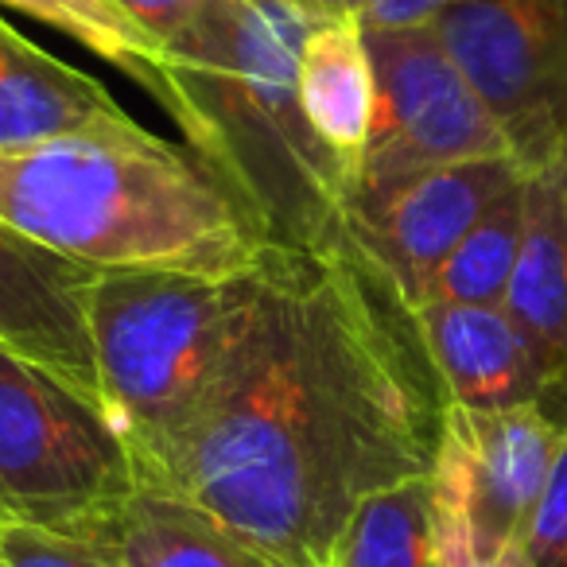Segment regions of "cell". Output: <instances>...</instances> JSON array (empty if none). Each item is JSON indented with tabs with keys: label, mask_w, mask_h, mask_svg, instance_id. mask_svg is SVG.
Here are the masks:
<instances>
[{
	"label": "cell",
	"mask_w": 567,
	"mask_h": 567,
	"mask_svg": "<svg viewBox=\"0 0 567 567\" xmlns=\"http://www.w3.org/2000/svg\"><path fill=\"white\" fill-rule=\"evenodd\" d=\"M443 389L416 311L354 249H272L198 416L152 489L280 567H334L365 497L432 474Z\"/></svg>",
	"instance_id": "obj_1"
},
{
	"label": "cell",
	"mask_w": 567,
	"mask_h": 567,
	"mask_svg": "<svg viewBox=\"0 0 567 567\" xmlns=\"http://www.w3.org/2000/svg\"><path fill=\"white\" fill-rule=\"evenodd\" d=\"M311 24L300 0H206L198 24L164 51L159 110L280 249L342 241L354 198L300 102L296 66Z\"/></svg>",
	"instance_id": "obj_2"
},
{
	"label": "cell",
	"mask_w": 567,
	"mask_h": 567,
	"mask_svg": "<svg viewBox=\"0 0 567 567\" xmlns=\"http://www.w3.org/2000/svg\"><path fill=\"white\" fill-rule=\"evenodd\" d=\"M0 221L94 272L241 276L272 249L195 152L144 125L0 152Z\"/></svg>",
	"instance_id": "obj_3"
},
{
	"label": "cell",
	"mask_w": 567,
	"mask_h": 567,
	"mask_svg": "<svg viewBox=\"0 0 567 567\" xmlns=\"http://www.w3.org/2000/svg\"><path fill=\"white\" fill-rule=\"evenodd\" d=\"M257 272L260 265L241 276L94 272L86 323L102 401L133 443L144 489L159 482L226 365L257 296Z\"/></svg>",
	"instance_id": "obj_4"
},
{
	"label": "cell",
	"mask_w": 567,
	"mask_h": 567,
	"mask_svg": "<svg viewBox=\"0 0 567 567\" xmlns=\"http://www.w3.org/2000/svg\"><path fill=\"white\" fill-rule=\"evenodd\" d=\"M144 489L133 443L102 401L0 347V513L94 540Z\"/></svg>",
	"instance_id": "obj_5"
},
{
	"label": "cell",
	"mask_w": 567,
	"mask_h": 567,
	"mask_svg": "<svg viewBox=\"0 0 567 567\" xmlns=\"http://www.w3.org/2000/svg\"><path fill=\"white\" fill-rule=\"evenodd\" d=\"M432 32L502 125L525 172L567 148V0H451Z\"/></svg>",
	"instance_id": "obj_6"
},
{
	"label": "cell",
	"mask_w": 567,
	"mask_h": 567,
	"mask_svg": "<svg viewBox=\"0 0 567 567\" xmlns=\"http://www.w3.org/2000/svg\"><path fill=\"white\" fill-rule=\"evenodd\" d=\"M564 427L540 409L474 412L443 409L440 447L432 463L435 544L440 564L463 556H497L520 544Z\"/></svg>",
	"instance_id": "obj_7"
},
{
	"label": "cell",
	"mask_w": 567,
	"mask_h": 567,
	"mask_svg": "<svg viewBox=\"0 0 567 567\" xmlns=\"http://www.w3.org/2000/svg\"><path fill=\"white\" fill-rule=\"evenodd\" d=\"M365 48L378 74V113L358 190L466 159L513 156L502 125L432 28H365Z\"/></svg>",
	"instance_id": "obj_8"
},
{
	"label": "cell",
	"mask_w": 567,
	"mask_h": 567,
	"mask_svg": "<svg viewBox=\"0 0 567 567\" xmlns=\"http://www.w3.org/2000/svg\"><path fill=\"white\" fill-rule=\"evenodd\" d=\"M525 175L513 156H489L358 190L347 206V237L409 308H420L455 245Z\"/></svg>",
	"instance_id": "obj_9"
},
{
	"label": "cell",
	"mask_w": 567,
	"mask_h": 567,
	"mask_svg": "<svg viewBox=\"0 0 567 567\" xmlns=\"http://www.w3.org/2000/svg\"><path fill=\"white\" fill-rule=\"evenodd\" d=\"M90 284L94 268L74 265L0 221V347L102 401L86 323Z\"/></svg>",
	"instance_id": "obj_10"
},
{
	"label": "cell",
	"mask_w": 567,
	"mask_h": 567,
	"mask_svg": "<svg viewBox=\"0 0 567 567\" xmlns=\"http://www.w3.org/2000/svg\"><path fill=\"white\" fill-rule=\"evenodd\" d=\"M412 311L447 404L474 412L544 404V370L505 308L424 303Z\"/></svg>",
	"instance_id": "obj_11"
},
{
	"label": "cell",
	"mask_w": 567,
	"mask_h": 567,
	"mask_svg": "<svg viewBox=\"0 0 567 567\" xmlns=\"http://www.w3.org/2000/svg\"><path fill=\"white\" fill-rule=\"evenodd\" d=\"M505 311L544 370L540 412L567 432V195L559 167L528 172L525 245Z\"/></svg>",
	"instance_id": "obj_12"
},
{
	"label": "cell",
	"mask_w": 567,
	"mask_h": 567,
	"mask_svg": "<svg viewBox=\"0 0 567 567\" xmlns=\"http://www.w3.org/2000/svg\"><path fill=\"white\" fill-rule=\"evenodd\" d=\"M136 125L102 82L0 20V152Z\"/></svg>",
	"instance_id": "obj_13"
},
{
	"label": "cell",
	"mask_w": 567,
	"mask_h": 567,
	"mask_svg": "<svg viewBox=\"0 0 567 567\" xmlns=\"http://www.w3.org/2000/svg\"><path fill=\"white\" fill-rule=\"evenodd\" d=\"M300 102L311 133L350 172L358 190L365 144L378 113V74L354 17H316L300 48Z\"/></svg>",
	"instance_id": "obj_14"
},
{
	"label": "cell",
	"mask_w": 567,
	"mask_h": 567,
	"mask_svg": "<svg viewBox=\"0 0 567 567\" xmlns=\"http://www.w3.org/2000/svg\"><path fill=\"white\" fill-rule=\"evenodd\" d=\"M94 544H105L121 567H280L257 544L164 489H141Z\"/></svg>",
	"instance_id": "obj_15"
},
{
	"label": "cell",
	"mask_w": 567,
	"mask_h": 567,
	"mask_svg": "<svg viewBox=\"0 0 567 567\" xmlns=\"http://www.w3.org/2000/svg\"><path fill=\"white\" fill-rule=\"evenodd\" d=\"M525 183L509 187L455 245L435 272L424 303H471V308H505L520 245H525ZM420 303V308H424Z\"/></svg>",
	"instance_id": "obj_16"
},
{
	"label": "cell",
	"mask_w": 567,
	"mask_h": 567,
	"mask_svg": "<svg viewBox=\"0 0 567 567\" xmlns=\"http://www.w3.org/2000/svg\"><path fill=\"white\" fill-rule=\"evenodd\" d=\"M334 567H443L432 478L424 474L365 497L342 533Z\"/></svg>",
	"instance_id": "obj_17"
},
{
	"label": "cell",
	"mask_w": 567,
	"mask_h": 567,
	"mask_svg": "<svg viewBox=\"0 0 567 567\" xmlns=\"http://www.w3.org/2000/svg\"><path fill=\"white\" fill-rule=\"evenodd\" d=\"M0 4L59 28L86 51H94L97 59L128 74L156 102H164V48L117 0H0Z\"/></svg>",
	"instance_id": "obj_18"
},
{
	"label": "cell",
	"mask_w": 567,
	"mask_h": 567,
	"mask_svg": "<svg viewBox=\"0 0 567 567\" xmlns=\"http://www.w3.org/2000/svg\"><path fill=\"white\" fill-rule=\"evenodd\" d=\"M520 551L528 567H567V432L559 440L540 502L520 533Z\"/></svg>",
	"instance_id": "obj_19"
},
{
	"label": "cell",
	"mask_w": 567,
	"mask_h": 567,
	"mask_svg": "<svg viewBox=\"0 0 567 567\" xmlns=\"http://www.w3.org/2000/svg\"><path fill=\"white\" fill-rule=\"evenodd\" d=\"M0 556L4 567H121L105 544L40 533L28 525L0 528Z\"/></svg>",
	"instance_id": "obj_20"
},
{
	"label": "cell",
	"mask_w": 567,
	"mask_h": 567,
	"mask_svg": "<svg viewBox=\"0 0 567 567\" xmlns=\"http://www.w3.org/2000/svg\"><path fill=\"white\" fill-rule=\"evenodd\" d=\"M121 9L159 43V48H175L190 28L203 17L206 0H117Z\"/></svg>",
	"instance_id": "obj_21"
},
{
	"label": "cell",
	"mask_w": 567,
	"mask_h": 567,
	"mask_svg": "<svg viewBox=\"0 0 567 567\" xmlns=\"http://www.w3.org/2000/svg\"><path fill=\"white\" fill-rule=\"evenodd\" d=\"M451 0H370L358 17L362 28H385V32H396V28H432V20L447 9Z\"/></svg>",
	"instance_id": "obj_22"
},
{
	"label": "cell",
	"mask_w": 567,
	"mask_h": 567,
	"mask_svg": "<svg viewBox=\"0 0 567 567\" xmlns=\"http://www.w3.org/2000/svg\"><path fill=\"white\" fill-rule=\"evenodd\" d=\"M447 567H528V559H525V551H520V544H513V548L497 551V556H486V559L463 556V559H455V564H447Z\"/></svg>",
	"instance_id": "obj_23"
},
{
	"label": "cell",
	"mask_w": 567,
	"mask_h": 567,
	"mask_svg": "<svg viewBox=\"0 0 567 567\" xmlns=\"http://www.w3.org/2000/svg\"><path fill=\"white\" fill-rule=\"evenodd\" d=\"M303 9L316 12V17H362V9L370 0H300Z\"/></svg>",
	"instance_id": "obj_24"
},
{
	"label": "cell",
	"mask_w": 567,
	"mask_h": 567,
	"mask_svg": "<svg viewBox=\"0 0 567 567\" xmlns=\"http://www.w3.org/2000/svg\"><path fill=\"white\" fill-rule=\"evenodd\" d=\"M559 179H564V195H567V148H564V159H559Z\"/></svg>",
	"instance_id": "obj_25"
},
{
	"label": "cell",
	"mask_w": 567,
	"mask_h": 567,
	"mask_svg": "<svg viewBox=\"0 0 567 567\" xmlns=\"http://www.w3.org/2000/svg\"><path fill=\"white\" fill-rule=\"evenodd\" d=\"M4 525H9V520H4V513H0V528H4Z\"/></svg>",
	"instance_id": "obj_26"
},
{
	"label": "cell",
	"mask_w": 567,
	"mask_h": 567,
	"mask_svg": "<svg viewBox=\"0 0 567 567\" xmlns=\"http://www.w3.org/2000/svg\"><path fill=\"white\" fill-rule=\"evenodd\" d=\"M0 567H4V556H0Z\"/></svg>",
	"instance_id": "obj_27"
}]
</instances>
